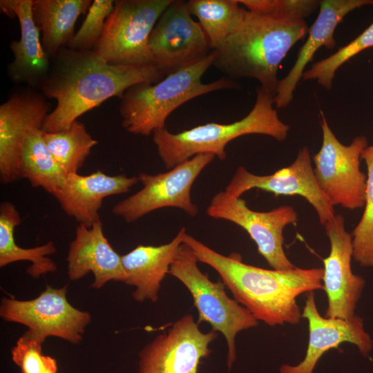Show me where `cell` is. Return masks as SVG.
Here are the masks:
<instances>
[{
  "instance_id": "1",
  "label": "cell",
  "mask_w": 373,
  "mask_h": 373,
  "mask_svg": "<svg viewBox=\"0 0 373 373\" xmlns=\"http://www.w3.org/2000/svg\"><path fill=\"white\" fill-rule=\"evenodd\" d=\"M163 76L153 64H113L94 50L80 51L64 47L51 59L49 74L39 89L47 99L57 102L41 130L46 133L62 131L108 99H121L132 86L157 83Z\"/></svg>"
},
{
  "instance_id": "2",
  "label": "cell",
  "mask_w": 373,
  "mask_h": 373,
  "mask_svg": "<svg viewBox=\"0 0 373 373\" xmlns=\"http://www.w3.org/2000/svg\"><path fill=\"white\" fill-rule=\"evenodd\" d=\"M184 242L217 271L239 304L269 326L298 324L302 314L296 298L323 289V268L266 269L245 263L238 253L224 256L188 233Z\"/></svg>"
},
{
  "instance_id": "3",
  "label": "cell",
  "mask_w": 373,
  "mask_h": 373,
  "mask_svg": "<svg viewBox=\"0 0 373 373\" xmlns=\"http://www.w3.org/2000/svg\"><path fill=\"white\" fill-rule=\"evenodd\" d=\"M305 20H286L247 10L239 28L217 50L213 66L233 78L248 77L276 95L279 66L308 32Z\"/></svg>"
},
{
  "instance_id": "4",
  "label": "cell",
  "mask_w": 373,
  "mask_h": 373,
  "mask_svg": "<svg viewBox=\"0 0 373 373\" xmlns=\"http://www.w3.org/2000/svg\"><path fill=\"white\" fill-rule=\"evenodd\" d=\"M214 59L212 50L198 63L166 75L157 83H139L128 88L119 106L122 127L131 133L149 136L164 128L169 115L188 101L213 91L236 88L234 82L225 77L208 84L202 82Z\"/></svg>"
},
{
  "instance_id": "5",
  "label": "cell",
  "mask_w": 373,
  "mask_h": 373,
  "mask_svg": "<svg viewBox=\"0 0 373 373\" xmlns=\"http://www.w3.org/2000/svg\"><path fill=\"white\" fill-rule=\"evenodd\" d=\"M274 104V96L260 86L254 106L242 119L230 124L207 123L178 133L164 127L153 132V141L169 170L202 153H211L223 160L227 144L237 137L260 134L279 142L286 139L289 126L280 119Z\"/></svg>"
},
{
  "instance_id": "6",
  "label": "cell",
  "mask_w": 373,
  "mask_h": 373,
  "mask_svg": "<svg viewBox=\"0 0 373 373\" xmlns=\"http://www.w3.org/2000/svg\"><path fill=\"white\" fill-rule=\"evenodd\" d=\"M193 250L184 242L179 247L169 274L178 279L190 292L198 310V323H208L213 331L225 338L229 370L236 358V337L258 321L243 306L227 294L222 280L213 282L202 273Z\"/></svg>"
},
{
  "instance_id": "7",
  "label": "cell",
  "mask_w": 373,
  "mask_h": 373,
  "mask_svg": "<svg viewBox=\"0 0 373 373\" xmlns=\"http://www.w3.org/2000/svg\"><path fill=\"white\" fill-rule=\"evenodd\" d=\"M173 0H117L93 49L110 64L149 65L151 32Z\"/></svg>"
},
{
  "instance_id": "8",
  "label": "cell",
  "mask_w": 373,
  "mask_h": 373,
  "mask_svg": "<svg viewBox=\"0 0 373 373\" xmlns=\"http://www.w3.org/2000/svg\"><path fill=\"white\" fill-rule=\"evenodd\" d=\"M323 142L313 157L317 183L333 205L354 210L364 207L367 175L361 171V153L367 146L365 136L355 137L350 145L342 144L321 111Z\"/></svg>"
},
{
  "instance_id": "9",
  "label": "cell",
  "mask_w": 373,
  "mask_h": 373,
  "mask_svg": "<svg viewBox=\"0 0 373 373\" xmlns=\"http://www.w3.org/2000/svg\"><path fill=\"white\" fill-rule=\"evenodd\" d=\"M215 157L211 153L198 154L164 173H141L138 179L142 189L114 205L113 213L128 223L166 207L181 209L190 216H195L198 208L191 200V189L195 179Z\"/></svg>"
},
{
  "instance_id": "10",
  "label": "cell",
  "mask_w": 373,
  "mask_h": 373,
  "mask_svg": "<svg viewBox=\"0 0 373 373\" xmlns=\"http://www.w3.org/2000/svg\"><path fill=\"white\" fill-rule=\"evenodd\" d=\"M67 286L54 288L46 286L37 298L20 300L3 297L0 316L6 321L28 327L41 338H60L73 344H79L90 314L74 307L66 298Z\"/></svg>"
},
{
  "instance_id": "11",
  "label": "cell",
  "mask_w": 373,
  "mask_h": 373,
  "mask_svg": "<svg viewBox=\"0 0 373 373\" xmlns=\"http://www.w3.org/2000/svg\"><path fill=\"white\" fill-rule=\"evenodd\" d=\"M207 213L244 229L256 242L258 253L273 269L296 267L283 249L284 228L298 221V214L292 207L284 205L269 211H256L250 209L241 198L231 196L222 191L212 198Z\"/></svg>"
},
{
  "instance_id": "12",
  "label": "cell",
  "mask_w": 373,
  "mask_h": 373,
  "mask_svg": "<svg viewBox=\"0 0 373 373\" xmlns=\"http://www.w3.org/2000/svg\"><path fill=\"white\" fill-rule=\"evenodd\" d=\"M153 64L164 77L191 66L211 52L187 1L173 0L154 26L149 39Z\"/></svg>"
},
{
  "instance_id": "13",
  "label": "cell",
  "mask_w": 373,
  "mask_h": 373,
  "mask_svg": "<svg viewBox=\"0 0 373 373\" xmlns=\"http://www.w3.org/2000/svg\"><path fill=\"white\" fill-rule=\"evenodd\" d=\"M218 336L213 330L202 332L193 316L185 314L143 347L137 373H198L201 360L209 356V345Z\"/></svg>"
},
{
  "instance_id": "14",
  "label": "cell",
  "mask_w": 373,
  "mask_h": 373,
  "mask_svg": "<svg viewBox=\"0 0 373 373\" xmlns=\"http://www.w3.org/2000/svg\"><path fill=\"white\" fill-rule=\"evenodd\" d=\"M258 189L276 195H300L315 209L319 221L324 225L335 215L334 206L321 190L312 165L309 149H299L294 161L274 173L258 175L239 166L225 189L231 196L240 198L245 192Z\"/></svg>"
},
{
  "instance_id": "15",
  "label": "cell",
  "mask_w": 373,
  "mask_h": 373,
  "mask_svg": "<svg viewBox=\"0 0 373 373\" xmlns=\"http://www.w3.org/2000/svg\"><path fill=\"white\" fill-rule=\"evenodd\" d=\"M323 226L330 242L329 254L323 259V285L328 301L325 317L349 318L355 315L365 280L352 272V238L345 229L344 217L335 214Z\"/></svg>"
},
{
  "instance_id": "16",
  "label": "cell",
  "mask_w": 373,
  "mask_h": 373,
  "mask_svg": "<svg viewBox=\"0 0 373 373\" xmlns=\"http://www.w3.org/2000/svg\"><path fill=\"white\" fill-rule=\"evenodd\" d=\"M47 98L34 89L15 93L0 106V179L3 184L20 178L23 143L30 133L41 129L51 112Z\"/></svg>"
},
{
  "instance_id": "17",
  "label": "cell",
  "mask_w": 373,
  "mask_h": 373,
  "mask_svg": "<svg viewBox=\"0 0 373 373\" xmlns=\"http://www.w3.org/2000/svg\"><path fill=\"white\" fill-rule=\"evenodd\" d=\"M302 317L307 320L309 327L305 356L296 365H282L279 373H313L322 356L343 343L356 345L363 356H367L372 350L373 341L364 329L361 317L356 314L346 319L322 316L314 291L307 293Z\"/></svg>"
},
{
  "instance_id": "18",
  "label": "cell",
  "mask_w": 373,
  "mask_h": 373,
  "mask_svg": "<svg viewBox=\"0 0 373 373\" xmlns=\"http://www.w3.org/2000/svg\"><path fill=\"white\" fill-rule=\"evenodd\" d=\"M32 1L1 0L0 8L8 16L16 17L20 26V39L10 44L13 60L8 65V75L14 83L39 90L49 74L51 58L43 47L40 31L33 20Z\"/></svg>"
},
{
  "instance_id": "19",
  "label": "cell",
  "mask_w": 373,
  "mask_h": 373,
  "mask_svg": "<svg viewBox=\"0 0 373 373\" xmlns=\"http://www.w3.org/2000/svg\"><path fill=\"white\" fill-rule=\"evenodd\" d=\"M67 262L70 280H78L92 272L93 288L100 289L112 280L124 283L126 279L122 256L113 249L105 237L101 221L90 227L82 224L77 226L75 239L69 245Z\"/></svg>"
},
{
  "instance_id": "20",
  "label": "cell",
  "mask_w": 373,
  "mask_h": 373,
  "mask_svg": "<svg viewBox=\"0 0 373 373\" xmlns=\"http://www.w3.org/2000/svg\"><path fill=\"white\" fill-rule=\"evenodd\" d=\"M138 181V177L108 175L99 170L86 175L70 173L53 196L68 216L90 227L100 221L99 211L104 198L128 192Z\"/></svg>"
},
{
  "instance_id": "21",
  "label": "cell",
  "mask_w": 373,
  "mask_h": 373,
  "mask_svg": "<svg viewBox=\"0 0 373 373\" xmlns=\"http://www.w3.org/2000/svg\"><path fill=\"white\" fill-rule=\"evenodd\" d=\"M368 5H373V0L321 1L319 13L308 30L307 39L300 48L294 66L287 75L279 80L274 97L276 108H285L291 102L296 86L316 52L323 46L327 49L335 47L334 33L343 18L350 12Z\"/></svg>"
},
{
  "instance_id": "22",
  "label": "cell",
  "mask_w": 373,
  "mask_h": 373,
  "mask_svg": "<svg viewBox=\"0 0 373 373\" xmlns=\"http://www.w3.org/2000/svg\"><path fill=\"white\" fill-rule=\"evenodd\" d=\"M185 227L178 231L169 242L159 246L140 245L122 256V263L126 274L125 284L134 286L132 294L137 302L149 300L156 302L161 283L169 274L180 246L186 235Z\"/></svg>"
},
{
  "instance_id": "23",
  "label": "cell",
  "mask_w": 373,
  "mask_h": 373,
  "mask_svg": "<svg viewBox=\"0 0 373 373\" xmlns=\"http://www.w3.org/2000/svg\"><path fill=\"white\" fill-rule=\"evenodd\" d=\"M91 4L90 0H33V20L51 59L66 47L75 35L78 17L88 12Z\"/></svg>"
},
{
  "instance_id": "24",
  "label": "cell",
  "mask_w": 373,
  "mask_h": 373,
  "mask_svg": "<svg viewBox=\"0 0 373 373\" xmlns=\"http://www.w3.org/2000/svg\"><path fill=\"white\" fill-rule=\"evenodd\" d=\"M21 223L20 213L10 202H3L0 205V267L12 262L27 260L32 262L26 273L34 278L57 270L55 262L47 256L56 251L53 242L41 246L23 248L15 240V229Z\"/></svg>"
},
{
  "instance_id": "25",
  "label": "cell",
  "mask_w": 373,
  "mask_h": 373,
  "mask_svg": "<svg viewBox=\"0 0 373 373\" xmlns=\"http://www.w3.org/2000/svg\"><path fill=\"white\" fill-rule=\"evenodd\" d=\"M20 178L27 179L32 186L41 187L54 195L64 184L67 174L49 152L43 139V131L28 134L21 150Z\"/></svg>"
},
{
  "instance_id": "26",
  "label": "cell",
  "mask_w": 373,
  "mask_h": 373,
  "mask_svg": "<svg viewBox=\"0 0 373 373\" xmlns=\"http://www.w3.org/2000/svg\"><path fill=\"white\" fill-rule=\"evenodd\" d=\"M187 3L213 50L219 48L239 28L247 12L238 0H190Z\"/></svg>"
},
{
  "instance_id": "27",
  "label": "cell",
  "mask_w": 373,
  "mask_h": 373,
  "mask_svg": "<svg viewBox=\"0 0 373 373\" xmlns=\"http://www.w3.org/2000/svg\"><path fill=\"white\" fill-rule=\"evenodd\" d=\"M43 139L52 156L67 175L77 173L97 144L84 124L78 119L62 131H43Z\"/></svg>"
},
{
  "instance_id": "28",
  "label": "cell",
  "mask_w": 373,
  "mask_h": 373,
  "mask_svg": "<svg viewBox=\"0 0 373 373\" xmlns=\"http://www.w3.org/2000/svg\"><path fill=\"white\" fill-rule=\"evenodd\" d=\"M367 166L364 211L360 221L351 233L354 260L361 266L373 268V145L361 153Z\"/></svg>"
},
{
  "instance_id": "29",
  "label": "cell",
  "mask_w": 373,
  "mask_h": 373,
  "mask_svg": "<svg viewBox=\"0 0 373 373\" xmlns=\"http://www.w3.org/2000/svg\"><path fill=\"white\" fill-rule=\"evenodd\" d=\"M373 47V22L361 34L336 52L312 65L302 75L304 81L316 79L330 90L336 70L346 61L363 50Z\"/></svg>"
},
{
  "instance_id": "30",
  "label": "cell",
  "mask_w": 373,
  "mask_h": 373,
  "mask_svg": "<svg viewBox=\"0 0 373 373\" xmlns=\"http://www.w3.org/2000/svg\"><path fill=\"white\" fill-rule=\"evenodd\" d=\"M115 2L113 0H94L80 28L66 47L80 51L93 50L101 38L105 22L114 8Z\"/></svg>"
},
{
  "instance_id": "31",
  "label": "cell",
  "mask_w": 373,
  "mask_h": 373,
  "mask_svg": "<svg viewBox=\"0 0 373 373\" xmlns=\"http://www.w3.org/2000/svg\"><path fill=\"white\" fill-rule=\"evenodd\" d=\"M247 10L286 20H305L319 6L318 0H238Z\"/></svg>"
},
{
  "instance_id": "32",
  "label": "cell",
  "mask_w": 373,
  "mask_h": 373,
  "mask_svg": "<svg viewBox=\"0 0 373 373\" xmlns=\"http://www.w3.org/2000/svg\"><path fill=\"white\" fill-rule=\"evenodd\" d=\"M44 341L30 329L19 338L11 350V356L21 373H41L45 370L50 356L43 354Z\"/></svg>"
},
{
  "instance_id": "33",
  "label": "cell",
  "mask_w": 373,
  "mask_h": 373,
  "mask_svg": "<svg viewBox=\"0 0 373 373\" xmlns=\"http://www.w3.org/2000/svg\"><path fill=\"white\" fill-rule=\"evenodd\" d=\"M58 367L56 359L50 356L48 365L41 373H57Z\"/></svg>"
}]
</instances>
